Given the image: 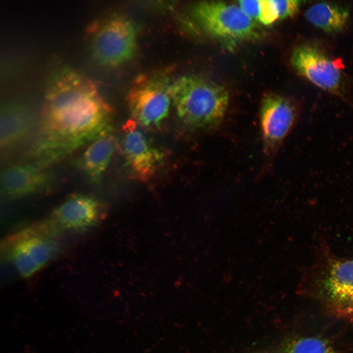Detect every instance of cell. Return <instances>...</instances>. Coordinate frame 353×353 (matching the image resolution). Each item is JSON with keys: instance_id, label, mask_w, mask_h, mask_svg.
Returning <instances> with one entry per match:
<instances>
[{"instance_id": "7a4b0ae2", "label": "cell", "mask_w": 353, "mask_h": 353, "mask_svg": "<svg viewBox=\"0 0 353 353\" xmlns=\"http://www.w3.org/2000/svg\"><path fill=\"white\" fill-rule=\"evenodd\" d=\"M302 278L303 287L338 316L353 318V255H337L322 242Z\"/></svg>"}, {"instance_id": "ba28073f", "label": "cell", "mask_w": 353, "mask_h": 353, "mask_svg": "<svg viewBox=\"0 0 353 353\" xmlns=\"http://www.w3.org/2000/svg\"><path fill=\"white\" fill-rule=\"evenodd\" d=\"M290 62L295 71L318 87L337 95L344 92L340 67L317 47L302 45L294 49Z\"/></svg>"}, {"instance_id": "277c9868", "label": "cell", "mask_w": 353, "mask_h": 353, "mask_svg": "<svg viewBox=\"0 0 353 353\" xmlns=\"http://www.w3.org/2000/svg\"><path fill=\"white\" fill-rule=\"evenodd\" d=\"M193 14L203 30L211 37L236 42L257 37L254 20L237 4L221 1H202L193 8Z\"/></svg>"}, {"instance_id": "ac0fdd59", "label": "cell", "mask_w": 353, "mask_h": 353, "mask_svg": "<svg viewBox=\"0 0 353 353\" xmlns=\"http://www.w3.org/2000/svg\"><path fill=\"white\" fill-rule=\"evenodd\" d=\"M278 20L277 13L273 0H260L258 21L268 25Z\"/></svg>"}, {"instance_id": "8fae6325", "label": "cell", "mask_w": 353, "mask_h": 353, "mask_svg": "<svg viewBox=\"0 0 353 353\" xmlns=\"http://www.w3.org/2000/svg\"><path fill=\"white\" fill-rule=\"evenodd\" d=\"M35 117L27 107L19 103H8L1 109L0 147L8 151L24 143L33 131Z\"/></svg>"}, {"instance_id": "7c38bea8", "label": "cell", "mask_w": 353, "mask_h": 353, "mask_svg": "<svg viewBox=\"0 0 353 353\" xmlns=\"http://www.w3.org/2000/svg\"><path fill=\"white\" fill-rule=\"evenodd\" d=\"M52 253V245L47 238L29 234L19 237L15 242L12 258L20 275L27 277L40 269Z\"/></svg>"}, {"instance_id": "6da1fadb", "label": "cell", "mask_w": 353, "mask_h": 353, "mask_svg": "<svg viewBox=\"0 0 353 353\" xmlns=\"http://www.w3.org/2000/svg\"><path fill=\"white\" fill-rule=\"evenodd\" d=\"M112 110L94 82L68 68L51 77L34 151L44 168L111 130Z\"/></svg>"}, {"instance_id": "3957f363", "label": "cell", "mask_w": 353, "mask_h": 353, "mask_svg": "<svg viewBox=\"0 0 353 353\" xmlns=\"http://www.w3.org/2000/svg\"><path fill=\"white\" fill-rule=\"evenodd\" d=\"M177 115L189 129L209 131L223 122L229 97L223 86L195 76H184L171 84Z\"/></svg>"}, {"instance_id": "4fadbf2b", "label": "cell", "mask_w": 353, "mask_h": 353, "mask_svg": "<svg viewBox=\"0 0 353 353\" xmlns=\"http://www.w3.org/2000/svg\"><path fill=\"white\" fill-rule=\"evenodd\" d=\"M98 202L90 196L75 194L54 211L55 218L64 227L83 228L94 225L100 215Z\"/></svg>"}, {"instance_id": "e0dca14e", "label": "cell", "mask_w": 353, "mask_h": 353, "mask_svg": "<svg viewBox=\"0 0 353 353\" xmlns=\"http://www.w3.org/2000/svg\"><path fill=\"white\" fill-rule=\"evenodd\" d=\"M278 20L294 16L298 11L301 1L297 0H273Z\"/></svg>"}, {"instance_id": "52a82bcc", "label": "cell", "mask_w": 353, "mask_h": 353, "mask_svg": "<svg viewBox=\"0 0 353 353\" xmlns=\"http://www.w3.org/2000/svg\"><path fill=\"white\" fill-rule=\"evenodd\" d=\"M299 116V109L291 100L273 94L263 98L259 112L260 127L263 150L268 158L275 156Z\"/></svg>"}, {"instance_id": "9c48e42d", "label": "cell", "mask_w": 353, "mask_h": 353, "mask_svg": "<svg viewBox=\"0 0 353 353\" xmlns=\"http://www.w3.org/2000/svg\"><path fill=\"white\" fill-rule=\"evenodd\" d=\"M120 148L126 163L140 180H149L157 171L163 153L152 144L141 127L129 119L122 128Z\"/></svg>"}, {"instance_id": "5b68a950", "label": "cell", "mask_w": 353, "mask_h": 353, "mask_svg": "<svg viewBox=\"0 0 353 353\" xmlns=\"http://www.w3.org/2000/svg\"><path fill=\"white\" fill-rule=\"evenodd\" d=\"M134 25L122 18L111 19L94 30L91 49L94 59L106 67H116L131 59L136 49Z\"/></svg>"}, {"instance_id": "2e32d148", "label": "cell", "mask_w": 353, "mask_h": 353, "mask_svg": "<svg viewBox=\"0 0 353 353\" xmlns=\"http://www.w3.org/2000/svg\"><path fill=\"white\" fill-rule=\"evenodd\" d=\"M280 353H337L326 339L318 336L292 337L284 341Z\"/></svg>"}, {"instance_id": "8992f818", "label": "cell", "mask_w": 353, "mask_h": 353, "mask_svg": "<svg viewBox=\"0 0 353 353\" xmlns=\"http://www.w3.org/2000/svg\"><path fill=\"white\" fill-rule=\"evenodd\" d=\"M170 85L166 80L156 77L141 78L129 92V112L141 127H159L168 117L172 100Z\"/></svg>"}, {"instance_id": "30bf717a", "label": "cell", "mask_w": 353, "mask_h": 353, "mask_svg": "<svg viewBox=\"0 0 353 353\" xmlns=\"http://www.w3.org/2000/svg\"><path fill=\"white\" fill-rule=\"evenodd\" d=\"M51 174L37 164L19 163L8 166L0 174V187L11 198H20L38 192L51 180Z\"/></svg>"}, {"instance_id": "9a60e30c", "label": "cell", "mask_w": 353, "mask_h": 353, "mask_svg": "<svg viewBox=\"0 0 353 353\" xmlns=\"http://www.w3.org/2000/svg\"><path fill=\"white\" fill-rule=\"evenodd\" d=\"M307 20L326 32L334 33L345 26L349 16L345 8L327 2L315 3L305 12Z\"/></svg>"}, {"instance_id": "5bb4252c", "label": "cell", "mask_w": 353, "mask_h": 353, "mask_svg": "<svg viewBox=\"0 0 353 353\" xmlns=\"http://www.w3.org/2000/svg\"><path fill=\"white\" fill-rule=\"evenodd\" d=\"M116 141L108 131L90 143L79 161V165L87 178L98 184L105 171L113 155Z\"/></svg>"}, {"instance_id": "d6986e66", "label": "cell", "mask_w": 353, "mask_h": 353, "mask_svg": "<svg viewBox=\"0 0 353 353\" xmlns=\"http://www.w3.org/2000/svg\"><path fill=\"white\" fill-rule=\"evenodd\" d=\"M237 5L243 12L253 20H258L260 0H242L238 1Z\"/></svg>"}]
</instances>
